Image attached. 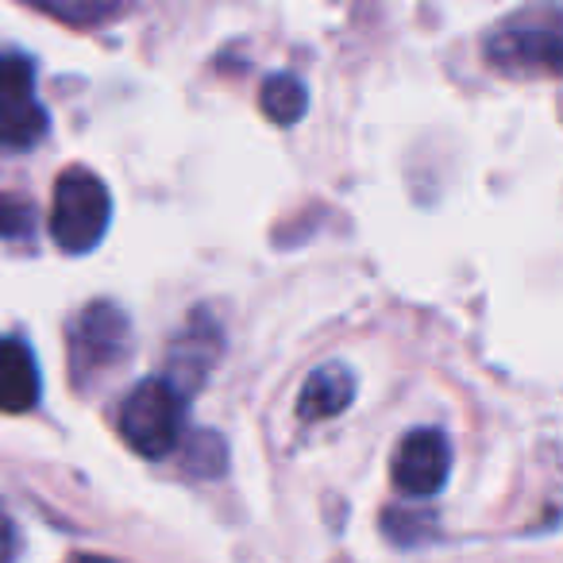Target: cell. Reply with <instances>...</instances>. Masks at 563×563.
<instances>
[{"mask_svg": "<svg viewBox=\"0 0 563 563\" xmlns=\"http://www.w3.org/2000/svg\"><path fill=\"white\" fill-rule=\"evenodd\" d=\"M483 55L506 78H563V4H525L486 35Z\"/></svg>", "mask_w": 563, "mask_h": 563, "instance_id": "obj_1", "label": "cell"}, {"mask_svg": "<svg viewBox=\"0 0 563 563\" xmlns=\"http://www.w3.org/2000/svg\"><path fill=\"white\" fill-rule=\"evenodd\" d=\"M112 224V197L104 181L86 166L58 174L55 201H51V240L66 255H86L104 240Z\"/></svg>", "mask_w": 563, "mask_h": 563, "instance_id": "obj_2", "label": "cell"}, {"mask_svg": "<svg viewBox=\"0 0 563 563\" xmlns=\"http://www.w3.org/2000/svg\"><path fill=\"white\" fill-rule=\"evenodd\" d=\"M186 394L170 378H147L120 401V437L143 460H166L181 444Z\"/></svg>", "mask_w": 563, "mask_h": 563, "instance_id": "obj_3", "label": "cell"}, {"mask_svg": "<svg viewBox=\"0 0 563 563\" xmlns=\"http://www.w3.org/2000/svg\"><path fill=\"white\" fill-rule=\"evenodd\" d=\"M128 340V317L109 301H93L78 313V321L70 324V367L78 378H97L101 371H109L112 363L124 360Z\"/></svg>", "mask_w": 563, "mask_h": 563, "instance_id": "obj_4", "label": "cell"}, {"mask_svg": "<svg viewBox=\"0 0 563 563\" xmlns=\"http://www.w3.org/2000/svg\"><path fill=\"white\" fill-rule=\"evenodd\" d=\"M390 475L406 498H437L452 475V440L440 429H413L394 452Z\"/></svg>", "mask_w": 563, "mask_h": 563, "instance_id": "obj_5", "label": "cell"}, {"mask_svg": "<svg viewBox=\"0 0 563 563\" xmlns=\"http://www.w3.org/2000/svg\"><path fill=\"white\" fill-rule=\"evenodd\" d=\"M47 135V112L35 101L32 66L0 55V147L24 151Z\"/></svg>", "mask_w": 563, "mask_h": 563, "instance_id": "obj_6", "label": "cell"}, {"mask_svg": "<svg viewBox=\"0 0 563 563\" xmlns=\"http://www.w3.org/2000/svg\"><path fill=\"white\" fill-rule=\"evenodd\" d=\"M217 360H220V329H217V321L197 313V317H189L186 329L174 336L170 360H166V378L189 398L194 390H201L205 375H209Z\"/></svg>", "mask_w": 563, "mask_h": 563, "instance_id": "obj_7", "label": "cell"}, {"mask_svg": "<svg viewBox=\"0 0 563 563\" xmlns=\"http://www.w3.org/2000/svg\"><path fill=\"white\" fill-rule=\"evenodd\" d=\"M355 398V375L344 363H329V367H317L306 378L298 398V417L301 421H329V417L344 413Z\"/></svg>", "mask_w": 563, "mask_h": 563, "instance_id": "obj_8", "label": "cell"}, {"mask_svg": "<svg viewBox=\"0 0 563 563\" xmlns=\"http://www.w3.org/2000/svg\"><path fill=\"white\" fill-rule=\"evenodd\" d=\"M40 401V367L20 340H0V413H27Z\"/></svg>", "mask_w": 563, "mask_h": 563, "instance_id": "obj_9", "label": "cell"}, {"mask_svg": "<svg viewBox=\"0 0 563 563\" xmlns=\"http://www.w3.org/2000/svg\"><path fill=\"white\" fill-rule=\"evenodd\" d=\"M258 104H263V117L274 120V124L290 128L306 117V86L290 74H274V78L263 81L258 89Z\"/></svg>", "mask_w": 563, "mask_h": 563, "instance_id": "obj_10", "label": "cell"}, {"mask_svg": "<svg viewBox=\"0 0 563 563\" xmlns=\"http://www.w3.org/2000/svg\"><path fill=\"white\" fill-rule=\"evenodd\" d=\"M24 4L47 12V16L63 20V24H70V27H97L117 16L128 0H24Z\"/></svg>", "mask_w": 563, "mask_h": 563, "instance_id": "obj_11", "label": "cell"}, {"mask_svg": "<svg viewBox=\"0 0 563 563\" xmlns=\"http://www.w3.org/2000/svg\"><path fill=\"white\" fill-rule=\"evenodd\" d=\"M186 463L197 475H220L224 471V444L217 432H197L186 444Z\"/></svg>", "mask_w": 563, "mask_h": 563, "instance_id": "obj_12", "label": "cell"}, {"mask_svg": "<svg viewBox=\"0 0 563 563\" xmlns=\"http://www.w3.org/2000/svg\"><path fill=\"white\" fill-rule=\"evenodd\" d=\"M35 224V209L32 201L12 194H0V235L4 240H16V235H27Z\"/></svg>", "mask_w": 563, "mask_h": 563, "instance_id": "obj_13", "label": "cell"}, {"mask_svg": "<svg viewBox=\"0 0 563 563\" xmlns=\"http://www.w3.org/2000/svg\"><path fill=\"white\" fill-rule=\"evenodd\" d=\"M20 555V532L9 514H0V563H16Z\"/></svg>", "mask_w": 563, "mask_h": 563, "instance_id": "obj_14", "label": "cell"}, {"mask_svg": "<svg viewBox=\"0 0 563 563\" xmlns=\"http://www.w3.org/2000/svg\"><path fill=\"white\" fill-rule=\"evenodd\" d=\"M386 525H432V521H429V517H401V514L394 517V514H390V517H386ZM390 537H398L401 544H413V540H421L424 532H417V529H401V532H398V529H390Z\"/></svg>", "mask_w": 563, "mask_h": 563, "instance_id": "obj_15", "label": "cell"}, {"mask_svg": "<svg viewBox=\"0 0 563 563\" xmlns=\"http://www.w3.org/2000/svg\"><path fill=\"white\" fill-rule=\"evenodd\" d=\"M66 563H124V560H112V555H101V552H74Z\"/></svg>", "mask_w": 563, "mask_h": 563, "instance_id": "obj_16", "label": "cell"}]
</instances>
